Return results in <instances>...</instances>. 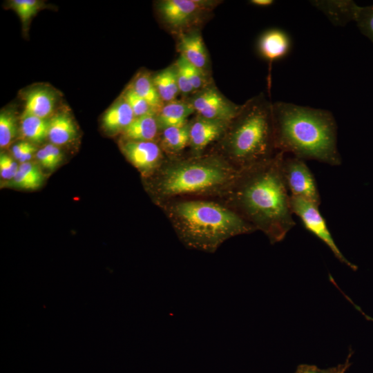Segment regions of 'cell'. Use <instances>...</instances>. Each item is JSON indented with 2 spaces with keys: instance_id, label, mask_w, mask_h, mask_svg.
<instances>
[{
  "instance_id": "8992f818",
  "label": "cell",
  "mask_w": 373,
  "mask_h": 373,
  "mask_svg": "<svg viewBox=\"0 0 373 373\" xmlns=\"http://www.w3.org/2000/svg\"><path fill=\"white\" fill-rule=\"evenodd\" d=\"M218 1L204 0H162L157 10L164 23L179 35L193 30Z\"/></svg>"
},
{
  "instance_id": "d6a6232c",
  "label": "cell",
  "mask_w": 373,
  "mask_h": 373,
  "mask_svg": "<svg viewBox=\"0 0 373 373\" xmlns=\"http://www.w3.org/2000/svg\"><path fill=\"white\" fill-rule=\"evenodd\" d=\"M19 169L29 178L41 185L44 181V175L37 164L32 162L21 163L19 166Z\"/></svg>"
},
{
  "instance_id": "4fadbf2b",
  "label": "cell",
  "mask_w": 373,
  "mask_h": 373,
  "mask_svg": "<svg viewBox=\"0 0 373 373\" xmlns=\"http://www.w3.org/2000/svg\"><path fill=\"white\" fill-rule=\"evenodd\" d=\"M178 50L189 64L208 73L209 57L201 36L197 29L179 35Z\"/></svg>"
},
{
  "instance_id": "52a82bcc",
  "label": "cell",
  "mask_w": 373,
  "mask_h": 373,
  "mask_svg": "<svg viewBox=\"0 0 373 373\" xmlns=\"http://www.w3.org/2000/svg\"><path fill=\"white\" fill-rule=\"evenodd\" d=\"M290 203L293 213L300 218L305 228L324 242L339 261L356 271L357 267L343 256L335 243L326 221L319 211V206L291 195Z\"/></svg>"
},
{
  "instance_id": "d4e9b609",
  "label": "cell",
  "mask_w": 373,
  "mask_h": 373,
  "mask_svg": "<svg viewBox=\"0 0 373 373\" xmlns=\"http://www.w3.org/2000/svg\"><path fill=\"white\" fill-rule=\"evenodd\" d=\"M122 97L132 109L135 117L145 115H156L149 104L129 86L123 93Z\"/></svg>"
},
{
  "instance_id": "7a4b0ae2",
  "label": "cell",
  "mask_w": 373,
  "mask_h": 373,
  "mask_svg": "<svg viewBox=\"0 0 373 373\" xmlns=\"http://www.w3.org/2000/svg\"><path fill=\"white\" fill-rule=\"evenodd\" d=\"M272 111L277 152L331 166L342 164L330 111L285 102L273 103Z\"/></svg>"
},
{
  "instance_id": "f546056e",
  "label": "cell",
  "mask_w": 373,
  "mask_h": 373,
  "mask_svg": "<svg viewBox=\"0 0 373 373\" xmlns=\"http://www.w3.org/2000/svg\"><path fill=\"white\" fill-rule=\"evenodd\" d=\"M177 79L180 93L184 95H192L194 90L187 76L182 57L180 55L175 62Z\"/></svg>"
},
{
  "instance_id": "3957f363",
  "label": "cell",
  "mask_w": 373,
  "mask_h": 373,
  "mask_svg": "<svg viewBox=\"0 0 373 373\" xmlns=\"http://www.w3.org/2000/svg\"><path fill=\"white\" fill-rule=\"evenodd\" d=\"M170 213L182 240L189 247L207 251H213L231 237L255 229L239 213L212 202H180L171 207Z\"/></svg>"
},
{
  "instance_id": "ba28073f",
  "label": "cell",
  "mask_w": 373,
  "mask_h": 373,
  "mask_svg": "<svg viewBox=\"0 0 373 373\" xmlns=\"http://www.w3.org/2000/svg\"><path fill=\"white\" fill-rule=\"evenodd\" d=\"M283 173L291 196L300 198L320 206L321 195L316 179L305 160L284 156Z\"/></svg>"
},
{
  "instance_id": "e0dca14e",
  "label": "cell",
  "mask_w": 373,
  "mask_h": 373,
  "mask_svg": "<svg viewBox=\"0 0 373 373\" xmlns=\"http://www.w3.org/2000/svg\"><path fill=\"white\" fill-rule=\"evenodd\" d=\"M134 118L132 109L121 96L106 111L102 119V124L105 131L109 133H122Z\"/></svg>"
},
{
  "instance_id": "8fae6325",
  "label": "cell",
  "mask_w": 373,
  "mask_h": 373,
  "mask_svg": "<svg viewBox=\"0 0 373 373\" xmlns=\"http://www.w3.org/2000/svg\"><path fill=\"white\" fill-rule=\"evenodd\" d=\"M230 122L197 115L189 123V144L193 153L200 154L209 144L224 135Z\"/></svg>"
},
{
  "instance_id": "ffe728a7",
  "label": "cell",
  "mask_w": 373,
  "mask_h": 373,
  "mask_svg": "<svg viewBox=\"0 0 373 373\" xmlns=\"http://www.w3.org/2000/svg\"><path fill=\"white\" fill-rule=\"evenodd\" d=\"M152 78L164 104L176 99L180 92L175 64L157 72L154 75H152Z\"/></svg>"
},
{
  "instance_id": "e575fe53",
  "label": "cell",
  "mask_w": 373,
  "mask_h": 373,
  "mask_svg": "<svg viewBox=\"0 0 373 373\" xmlns=\"http://www.w3.org/2000/svg\"><path fill=\"white\" fill-rule=\"evenodd\" d=\"M37 159L39 163L44 168L52 171L56 166L50 157L47 151L42 148L37 151Z\"/></svg>"
},
{
  "instance_id": "836d02e7",
  "label": "cell",
  "mask_w": 373,
  "mask_h": 373,
  "mask_svg": "<svg viewBox=\"0 0 373 373\" xmlns=\"http://www.w3.org/2000/svg\"><path fill=\"white\" fill-rule=\"evenodd\" d=\"M44 148L57 167L63 160V154L59 148L52 144H48Z\"/></svg>"
},
{
  "instance_id": "2e32d148",
  "label": "cell",
  "mask_w": 373,
  "mask_h": 373,
  "mask_svg": "<svg viewBox=\"0 0 373 373\" xmlns=\"http://www.w3.org/2000/svg\"><path fill=\"white\" fill-rule=\"evenodd\" d=\"M56 98L46 88H36L28 93L21 117L32 115L48 119L54 111Z\"/></svg>"
},
{
  "instance_id": "8d00e7d4",
  "label": "cell",
  "mask_w": 373,
  "mask_h": 373,
  "mask_svg": "<svg viewBox=\"0 0 373 373\" xmlns=\"http://www.w3.org/2000/svg\"><path fill=\"white\" fill-rule=\"evenodd\" d=\"M29 144L30 143L27 142H21L14 145L12 149V153L15 158L19 160L22 153L28 147Z\"/></svg>"
},
{
  "instance_id": "9c48e42d",
  "label": "cell",
  "mask_w": 373,
  "mask_h": 373,
  "mask_svg": "<svg viewBox=\"0 0 373 373\" xmlns=\"http://www.w3.org/2000/svg\"><path fill=\"white\" fill-rule=\"evenodd\" d=\"M197 115L230 122L239 112L237 105L224 96L213 84L192 94L188 99Z\"/></svg>"
},
{
  "instance_id": "603a6c76",
  "label": "cell",
  "mask_w": 373,
  "mask_h": 373,
  "mask_svg": "<svg viewBox=\"0 0 373 373\" xmlns=\"http://www.w3.org/2000/svg\"><path fill=\"white\" fill-rule=\"evenodd\" d=\"M162 145L170 153H177L189 144V122L180 126H171L162 129Z\"/></svg>"
},
{
  "instance_id": "5bb4252c",
  "label": "cell",
  "mask_w": 373,
  "mask_h": 373,
  "mask_svg": "<svg viewBox=\"0 0 373 373\" xmlns=\"http://www.w3.org/2000/svg\"><path fill=\"white\" fill-rule=\"evenodd\" d=\"M309 3L321 11L335 26L354 21L358 5L352 0H314Z\"/></svg>"
},
{
  "instance_id": "484cf974",
  "label": "cell",
  "mask_w": 373,
  "mask_h": 373,
  "mask_svg": "<svg viewBox=\"0 0 373 373\" xmlns=\"http://www.w3.org/2000/svg\"><path fill=\"white\" fill-rule=\"evenodd\" d=\"M11 8L17 12L24 26L41 8L42 3L37 0H13Z\"/></svg>"
},
{
  "instance_id": "6da1fadb",
  "label": "cell",
  "mask_w": 373,
  "mask_h": 373,
  "mask_svg": "<svg viewBox=\"0 0 373 373\" xmlns=\"http://www.w3.org/2000/svg\"><path fill=\"white\" fill-rule=\"evenodd\" d=\"M285 154L240 170L236 180V201L240 216L262 230L272 243L282 241L295 226L286 186L283 161Z\"/></svg>"
},
{
  "instance_id": "74e56055",
  "label": "cell",
  "mask_w": 373,
  "mask_h": 373,
  "mask_svg": "<svg viewBox=\"0 0 373 373\" xmlns=\"http://www.w3.org/2000/svg\"><path fill=\"white\" fill-rule=\"evenodd\" d=\"M249 3L259 7H269L273 5L275 1L273 0H251Z\"/></svg>"
},
{
  "instance_id": "1f68e13d",
  "label": "cell",
  "mask_w": 373,
  "mask_h": 373,
  "mask_svg": "<svg viewBox=\"0 0 373 373\" xmlns=\"http://www.w3.org/2000/svg\"><path fill=\"white\" fill-rule=\"evenodd\" d=\"M12 185L20 189L27 190H35L38 189L41 184L29 178L19 169L12 180Z\"/></svg>"
},
{
  "instance_id": "7402d4cb",
  "label": "cell",
  "mask_w": 373,
  "mask_h": 373,
  "mask_svg": "<svg viewBox=\"0 0 373 373\" xmlns=\"http://www.w3.org/2000/svg\"><path fill=\"white\" fill-rule=\"evenodd\" d=\"M49 119L35 116L21 117L20 132L21 136L32 142L40 143L48 135Z\"/></svg>"
},
{
  "instance_id": "9a60e30c",
  "label": "cell",
  "mask_w": 373,
  "mask_h": 373,
  "mask_svg": "<svg viewBox=\"0 0 373 373\" xmlns=\"http://www.w3.org/2000/svg\"><path fill=\"white\" fill-rule=\"evenodd\" d=\"M195 113L188 99H175L165 103L156 117L160 128L183 126L188 123V117Z\"/></svg>"
},
{
  "instance_id": "277c9868",
  "label": "cell",
  "mask_w": 373,
  "mask_h": 373,
  "mask_svg": "<svg viewBox=\"0 0 373 373\" xmlns=\"http://www.w3.org/2000/svg\"><path fill=\"white\" fill-rule=\"evenodd\" d=\"M273 103L262 93L247 100L225 131L226 152L242 169L267 160L276 149Z\"/></svg>"
},
{
  "instance_id": "83f0119b",
  "label": "cell",
  "mask_w": 373,
  "mask_h": 373,
  "mask_svg": "<svg viewBox=\"0 0 373 373\" xmlns=\"http://www.w3.org/2000/svg\"><path fill=\"white\" fill-rule=\"evenodd\" d=\"M180 56L182 57L184 66L194 93L211 84L208 78L209 74L191 65L182 55Z\"/></svg>"
},
{
  "instance_id": "ac0fdd59",
  "label": "cell",
  "mask_w": 373,
  "mask_h": 373,
  "mask_svg": "<svg viewBox=\"0 0 373 373\" xmlns=\"http://www.w3.org/2000/svg\"><path fill=\"white\" fill-rule=\"evenodd\" d=\"M77 133L76 125L68 113H57L49 119L48 137L52 144H68L75 139Z\"/></svg>"
},
{
  "instance_id": "d590c367",
  "label": "cell",
  "mask_w": 373,
  "mask_h": 373,
  "mask_svg": "<svg viewBox=\"0 0 373 373\" xmlns=\"http://www.w3.org/2000/svg\"><path fill=\"white\" fill-rule=\"evenodd\" d=\"M36 152V148L32 144H29L28 147L24 150L20 156L19 161L21 163L30 162L33 154Z\"/></svg>"
},
{
  "instance_id": "5b68a950",
  "label": "cell",
  "mask_w": 373,
  "mask_h": 373,
  "mask_svg": "<svg viewBox=\"0 0 373 373\" xmlns=\"http://www.w3.org/2000/svg\"><path fill=\"white\" fill-rule=\"evenodd\" d=\"M240 173L216 157L180 162L166 169L159 189L166 196L204 192L236 182Z\"/></svg>"
},
{
  "instance_id": "30bf717a",
  "label": "cell",
  "mask_w": 373,
  "mask_h": 373,
  "mask_svg": "<svg viewBox=\"0 0 373 373\" xmlns=\"http://www.w3.org/2000/svg\"><path fill=\"white\" fill-rule=\"evenodd\" d=\"M120 146L129 162L143 173H149L155 169L162 158L160 147L152 141L125 140Z\"/></svg>"
},
{
  "instance_id": "f1b7e54d",
  "label": "cell",
  "mask_w": 373,
  "mask_h": 373,
  "mask_svg": "<svg viewBox=\"0 0 373 373\" xmlns=\"http://www.w3.org/2000/svg\"><path fill=\"white\" fill-rule=\"evenodd\" d=\"M352 355V352H350L343 363L327 369H320L314 365L300 364L294 373H346L352 364L350 361Z\"/></svg>"
},
{
  "instance_id": "4dcf8cb0",
  "label": "cell",
  "mask_w": 373,
  "mask_h": 373,
  "mask_svg": "<svg viewBox=\"0 0 373 373\" xmlns=\"http://www.w3.org/2000/svg\"><path fill=\"white\" fill-rule=\"evenodd\" d=\"M19 170L16 162L6 154L1 153L0 156V174L1 178L10 180L14 178Z\"/></svg>"
},
{
  "instance_id": "d6986e66",
  "label": "cell",
  "mask_w": 373,
  "mask_h": 373,
  "mask_svg": "<svg viewBox=\"0 0 373 373\" xmlns=\"http://www.w3.org/2000/svg\"><path fill=\"white\" fill-rule=\"evenodd\" d=\"M159 128L156 115H145L135 117L122 133L126 140L153 142Z\"/></svg>"
},
{
  "instance_id": "7c38bea8",
  "label": "cell",
  "mask_w": 373,
  "mask_h": 373,
  "mask_svg": "<svg viewBox=\"0 0 373 373\" xmlns=\"http://www.w3.org/2000/svg\"><path fill=\"white\" fill-rule=\"evenodd\" d=\"M291 48L292 40L290 35L285 30L277 28L262 32L256 44L258 54L269 64L286 57Z\"/></svg>"
},
{
  "instance_id": "44dd1931",
  "label": "cell",
  "mask_w": 373,
  "mask_h": 373,
  "mask_svg": "<svg viewBox=\"0 0 373 373\" xmlns=\"http://www.w3.org/2000/svg\"><path fill=\"white\" fill-rule=\"evenodd\" d=\"M130 86L149 104L157 115L164 103L157 90L152 76L146 73H141L136 76Z\"/></svg>"
},
{
  "instance_id": "cb8c5ba5",
  "label": "cell",
  "mask_w": 373,
  "mask_h": 373,
  "mask_svg": "<svg viewBox=\"0 0 373 373\" xmlns=\"http://www.w3.org/2000/svg\"><path fill=\"white\" fill-rule=\"evenodd\" d=\"M17 133V119L13 113L3 111L0 114V147L9 146Z\"/></svg>"
},
{
  "instance_id": "f35d334b",
  "label": "cell",
  "mask_w": 373,
  "mask_h": 373,
  "mask_svg": "<svg viewBox=\"0 0 373 373\" xmlns=\"http://www.w3.org/2000/svg\"><path fill=\"white\" fill-rule=\"evenodd\" d=\"M363 315L367 318L373 321V318L370 316H367L365 314H363Z\"/></svg>"
},
{
  "instance_id": "4316f807",
  "label": "cell",
  "mask_w": 373,
  "mask_h": 373,
  "mask_svg": "<svg viewBox=\"0 0 373 373\" xmlns=\"http://www.w3.org/2000/svg\"><path fill=\"white\" fill-rule=\"evenodd\" d=\"M354 21L361 32L373 43V4L358 6Z\"/></svg>"
}]
</instances>
